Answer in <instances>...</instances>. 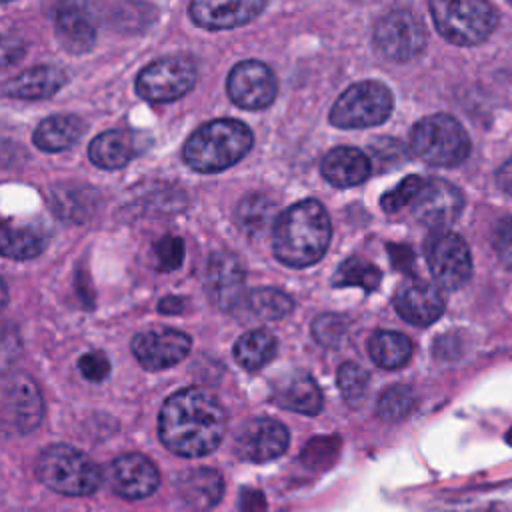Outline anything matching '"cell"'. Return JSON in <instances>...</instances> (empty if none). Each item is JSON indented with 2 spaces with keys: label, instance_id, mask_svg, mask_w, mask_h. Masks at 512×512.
Returning a JSON list of instances; mask_svg holds the SVG:
<instances>
[{
  "label": "cell",
  "instance_id": "3",
  "mask_svg": "<svg viewBox=\"0 0 512 512\" xmlns=\"http://www.w3.org/2000/svg\"><path fill=\"white\" fill-rule=\"evenodd\" d=\"M252 142V130L244 122L218 118L192 132L182 154L192 170L212 174L242 160L250 152Z\"/></svg>",
  "mask_w": 512,
  "mask_h": 512
},
{
  "label": "cell",
  "instance_id": "19",
  "mask_svg": "<svg viewBox=\"0 0 512 512\" xmlns=\"http://www.w3.org/2000/svg\"><path fill=\"white\" fill-rule=\"evenodd\" d=\"M268 4L264 0H234V2H216V0H196L190 4L188 12L194 24L206 30H226L242 26L254 20Z\"/></svg>",
  "mask_w": 512,
  "mask_h": 512
},
{
  "label": "cell",
  "instance_id": "23",
  "mask_svg": "<svg viewBox=\"0 0 512 512\" xmlns=\"http://www.w3.org/2000/svg\"><path fill=\"white\" fill-rule=\"evenodd\" d=\"M272 398L278 406L306 416H314L322 408L320 388L306 372H290L276 380Z\"/></svg>",
  "mask_w": 512,
  "mask_h": 512
},
{
  "label": "cell",
  "instance_id": "31",
  "mask_svg": "<svg viewBox=\"0 0 512 512\" xmlns=\"http://www.w3.org/2000/svg\"><path fill=\"white\" fill-rule=\"evenodd\" d=\"M2 252L8 258H16V260H26V258H34L38 256L46 244H48V236L42 228L38 226H8L4 224L2 228Z\"/></svg>",
  "mask_w": 512,
  "mask_h": 512
},
{
  "label": "cell",
  "instance_id": "24",
  "mask_svg": "<svg viewBox=\"0 0 512 512\" xmlns=\"http://www.w3.org/2000/svg\"><path fill=\"white\" fill-rule=\"evenodd\" d=\"M56 36L72 52H88L96 42V28L88 10L80 4H64L56 12Z\"/></svg>",
  "mask_w": 512,
  "mask_h": 512
},
{
  "label": "cell",
  "instance_id": "37",
  "mask_svg": "<svg viewBox=\"0 0 512 512\" xmlns=\"http://www.w3.org/2000/svg\"><path fill=\"white\" fill-rule=\"evenodd\" d=\"M346 326H348L346 320L338 314H320L312 322V336L318 344L326 348H334L342 342L346 334Z\"/></svg>",
  "mask_w": 512,
  "mask_h": 512
},
{
  "label": "cell",
  "instance_id": "27",
  "mask_svg": "<svg viewBox=\"0 0 512 512\" xmlns=\"http://www.w3.org/2000/svg\"><path fill=\"white\" fill-rule=\"evenodd\" d=\"M234 220L238 228L248 236H260L270 226L274 228L278 216H276V202L260 192L246 194L234 212Z\"/></svg>",
  "mask_w": 512,
  "mask_h": 512
},
{
  "label": "cell",
  "instance_id": "39",
  "mask_svg": "<svg viewBox=\"0 0 512 512\" xmlns=\"http://www.w3.org/2000/svg\"><path fill=\"white\" fill-rule=\"evenodd\" d=\"M374 158L378 162V168H394L406 160V150L398 140L392 138H378L376 144H372Z\"/></svg>",
  "mask_w": 512,
  "mask_h": 512
},
{
  "label": "cell",
  "instance_id": "43",
  "mask_svg": "<svg viewBox=\"0 0 512 512\" xmlns=\"http://www.w3.org/2000/svg\"><path fill=\"white\" fill-rule=\"evenodd\" d=\"M158 310L164 314H178L184 310V300L178 296H166L158 302Z\"/></svg>",
  "mask_w": 512,
  "mask_h": 512
},
{
  "label": "cell",
  "instance_id": "6",
  "mask_svg": "<svg viewBox=\"0 0 512 512\" xmlns=\"http://www.w3.org/2000/svg\"><path fill=\"white\" fill-rule=\"evenodd\" d=\"M410 148L426 164L456 166L470 154V138L456 118L432 114L414 124Z\"/></svg>",
  "mask_w": 512,
  "mask_h": 512
},
{
  "label": "cell",
  "instance_id": "12",
  "mask_svg": "<svg viewBox=\"0 0 512 512\" xmlns=\"http://www.w3.org/2000/svg\"><path fill=\"white\" fill-rule=\"evenodd\" d=\"M410 208L418 222L444 230V226L452 224L460 216L464 198L462 192L448 180L424 178Z\"/></svg>",
  "mask_w": 512,
  "mask_h": 512
},
{
  "label": "cell",
  "instance_id": "2",
  "mask_svg": "<svg viewBox=\"0 0 512 512\" xmlns=\"http://www.w3.org/2000/svg\"><path fill=\"white\" fill-rule=\"evenodd\" d=\"M330 236L326 208L316 200H300L278 216L272 228V250L282 264L304 268L324 256Z\"/></svg>",
  "mask_w": 512,
  "mask_h": 512
},
{
  "label": "cell",
  "instance_id": "14",
  "mask_svg": "<svg viewBox=\"0 0 512 512\" xmlns=\"http://www.w3.org/2000/svg\"><path fill=\"white\" fill-rule=\"evenodd\" d=\"M192 340L188 334L174 328H150L132 338L136 360L148 370H164L182 362L190 352Z\"/></svg>",
  "mask_w": 512,
  "mask_h": 512
},
{
  "label": "cell",
  "instance_id": "29",
  "mask_svg": "<svg viewBox=\"0 0 512 512\" xmlns=\"http://www.w3.org/2000/svg\"><path fill=\"white\" fill-rule=\"evenodd\" d=\"M276 350V336L264 328H256L236 340L234 358L246 370H260L276 356Z\"/></svg>",
  "mask_w": 512,
  "mask_h": 512
},
{
  "label": "cell",
  "instance_id": "4",
  "mask_svg": "<svg viewBox=\"0 0 512 512\" xmlns=\"http://www.w3.org/2000/svg\"><path fill=\"white\" fill-rule=\"evenodd\" d=\"M36 476L44 486L64 496H88L102 484L100 466L68 444L44 448L36 460Z\"/></svg>",
  "mask_w": 512,
  "mask_h": 512
},
{
  "label": "cell",
  "instance_id": "5",
  "mask_svg": "<svg viewBox=\"0 0 512 512\" xmlns=\"http://www.w3.org/2000/svg\"><path fill=\"white\" fill-rule=\"evenodd\" d=\"M430 12L442 38L456 46L484 42L498 26V12L480 0H434Z\"/></svg>",
  "mask_w": 512,
  "mask_h": 512
},
{
  "label": "cell",
  "instance_id": "41",
  "mask_svg": "<svg viewBox=\"0 0 512 512\" xmlns=\"http://www.w3.org/2000/svg\"><path fill=\"white\" fill-rule=\"evenodd\" d=\"M78 368L82 372V376L90 382H100L108 376L110 372V362L108 358L98 352V350H92V352H86L84 356H80L78 360Z\"/></svg>",
  "mask_w": 512,
  "mask_h": 512
},
{
  "label": "cell",
  "instance_id": "34",
  "mask_svg": "<svg viewBox=\"0 0 512 512\" xmlns=\"http://www.w3.org/2000/svg\"><path fill=\"white\" fill-rule=\"evenodd\" d=\"M414 402H416V396L410 386L394 384L380 394L376 410H378L380 418H384L388 422H398L412 412Z\"/></svg>",
  "mask_w": 512,
  "mask_h": 512
},
{
  "label": "cell",
  "instance_id": "25",
  "mask_svg": "<svg viewBox=\"0 0 512 512\" xmlns=\"http://www.w3.org/2000/svg\"><path fill=\"white\" fill-rule=\"evenodd\" d=\"M66 84V74L58 66H34L24 70L6 82L4 92L14 98L24 100H42L56 94Z\"/></svg>",
  "mask_w": 512,
  "mask_h": 512
},
{
  "label": "cell",
  "instance_id": "45",
  "mask_svg": "<svg viewBox=\"0 0 512 512\" xmlns=\"http://www.w3.org/2000/svg\"><path fill=\"white\" fill-rule=\"evenodd\" d=\"M508 442H510V444H512V430H510V432H508Z\"/></svg>",
  "mask_w": 512,
  "mask_h": 512
},
{
  "label": "cell",
  "instance_id": "10",
  "mask_svg": "<svg viewBox=\"0 0 512 512\" xmlns=\"http://www.w3.org/2000/svg\"><path fill=\"white\" fill-rule=\"evenodd\" d=\"M426 262L434 280L446 288H462L472 274V258L468 244L460 234L450 230H436L424 244Z\"/></svg>",
  "mask_w": 512,
  "mask_h": 512
},
{
  "label": "cell",
  "instance_id": "33",
  "mask_svg": "<svg viewBox=\"0 0 512 512\" xmlns=\"http://www.w3.org/2000/svg\"><path fill=\"white\" fill-rule=\"evenodd\" d=\"M380 280H382V272L376 264H372V262H368L360 256H350L336 270V276L332 278V284L336 288L360 286L364 292H372V290L378 288Z\"/></svg>",
  "mask_w": 512,
  "mask_h": 512
},
{
  "label": "cell",
  "instance_id": "28",
  "mask_svg": "<svg viewBox=\"0 0 512 512\" xmlns=\"http://www.w3.org/2000/svg\"><path fill=\"white\" fill-rule=\"evenodd\" d=\"M368 354L380 368H400L412 356V342L396 330H378L368 340Z\"/></svg>",
  "mask_w": 512,
  "mask_h": 512
},
{
  "label": "cell",
  "instance_id": "40",
  "mask_svg": "<svg viewBox=\"0 0 512 512\" xmlns=\"http://www.w3.org/2000/svg\"><path fill=\"white\" fill-rule=\"evenodd\" d=\"M492 246L500 258V262L512 268V216L498 220L492 232Z\"/></svg>",
  "mask_w": 512,
  "mask_h": 512
},
{
  "label": "cell",
  "instance_id": "38",
  "mask_svg": "<svg viewBox=\"0 0 512 512\" xmlns=\"http://www.w3.org/2000/svg\"><path fill=\"white\" fill-rule=\"evenodd\" d=\"M424 178L418 176V174H412V176H406L398 186H394L390 192H386L382 198H380V204L386 212H396L404 206H410L412 200L416 198L420 186H422Z\"/></svg>",
  "mask_w": 512,
  "mask_h": 512
},
{
  "label": "cell",
  "instance_id": "44",
  "mask_svg": "<svg viewBox=\"0 0 512 512\" xmlns=\"http://www.w3.org/2000/svg\"><path fill=\"white\" fill-rule=\"evenodd\" d=\"M10 54H14V58H20V54H22V44L18 42V40H10V38H6L4 40V48H2V60H4V64L8 66L10 62H12V56Z\"/></svg>",
  "mask_w": 512,
  "mask_h": 512
},
{
  "label": "cell",
  "instance_id": "36",
  "mask_svg": "<svg viewBox=\"0 0 512 512\" xmlns=\"http://www.w3.org/2000/svg\"><path fill=\"white\" fill-rule=\"evenodd\" d=\"M184 242L178 236H164L154 244V266L160 272H174L182 266Z\"/></svg>",
  "mask_w": 512,
  "mask_h": 512
},
{
  "label": "cell",
  "instance_id": "32",
  "mask_svg": "<svg viewBox=\"0 0 512 512\" xmlns=\"http://www.w3.org/2000/svg\"><path fill=\"white\" fill-rule=\"evenodd\" d=\"M250 316L258 320H280L288 316L294 308L292 298L276 288H256L250 290L240 304Z\"/></svg>",
  "mask_w": 512,
  "mask_h": 512
},
{
  "label": "cell",
  "instance_id": "8",
  "mask_svg": "<svg viewBox=\"0 0 512 512\" xmlns=\"http://www.w3.org/2000/svg\"><path fill=\"white\" fill-rule=\"evenodd\" d=\"M424 22L410 10L396 8L382 14L374 24V44L390 60L406 62L416 58L426 46Z\"/></svg>",
  "mask_w": 512,
  "mask_h": 512
},
{
  "label": "cell",
  "instance_id": "13",
  "mask_svg": "<svg viewBox=\"0 0 512 512\" xmlns=\"http://www.w3.org/2000/svg\"><path fill=\"white\" fill-rule=\"evenodd\" d=\"M2 408L4 422L18 434L34 430L44 414L42 396L38 386L24 372H14L4 380L2 390Z\"/></svg>",
  "mask_w": 512,
  "mask_h": 512
},
{
  "label": "cell",
  "instance_id": "1",
  "mask_svg": "<svg viewBox=\"0 0 512 512\" xmlns=\"http://www.w3.org/2000/svg\"><path fill=\"white\" fill-rule=\"evenodd\" d=\"M226 422V410L214 394L202 388H184L162 404L158 434L170 452L198 458L220 446Z\"/></svg>",
  "mask_w": 512,
  "mask_h": 512
},
{
  "label": "cell",
  "instance_id": "35",
  "mask_svg": "<svg viewBox=\"0 0 512 512\" xmlns=\"http://www.w3.org/2000/svg\"><path fill=\"white\" fill-rule=\"evenodd\" d=\"M336 380H338V388H340L344 400L350 404H358L366 396L368 382H370L366 370L354 362H344L338 368Z\"/></svg>",
  "mask_w": 512,
  "mask_h": 512
},
{
  "label": "cell",
  "instance_id": "15",
  "mask_svg": "<svg viewBox=\"0 0 512 512\" xmlns=\"http://www.w3.org/2000/svg\"><path fill=\"white\" fill-rule=\"evenodd\" d=\"M290 434L274 418H252L236 434L234 450L242 460L268 462L286 452Z\"/></svg>",
  "mask_w": 512,
  "mask_h": 512
},
{
  "label": "cell",
  "instance_id": "9",
  "mask_svg": "<svg viewBox=\"0 0 512 512\" xmlns=\"http://www.w3.org/2000/svg\"><path fill=\"white\" fill-rule=\"evenodd\" d=\"M196 76V64L188 56H166L138 74L136 92L150 102H172L192 90Z\"/></svg>",
  "mask_w": 512,
  "mask_h": 512
},
{
  "label": "cell",
  "instance_id": "30",
  "mask_svg": "<svg viewBox=\"0 0 512 512\" xmlns=\"http://www.w3.org/2000/svg\"><path fill=\"white\" fill-rule=\"evenodd\" d=\"M96 192L86 186H68L62 184L50 192L52 210L66 220L84 222L94 214L96 208Z\"/></svg>",
  "mask_w": 512,
  "mask_h": 512
},
{
  "label": "cell",
  "instance_id": "26",
  "mask_svg": "<svg viewBox=\"0 0 512 512\" xmlns=\"http://www.w3.org/2000/svg\"><path fill=\"white\" fill-rule=\"evenodd\" d=\"M84 132V122L74 114H54L34 130V144L44 152H60L70 148Z\"/></svg>",
  "mask_w": 512,
  "mask_h": 512
},
{
  "label": "cell",
  "instance_id": "16",
  "mask_svg": "<svg viewBox=\"0 0 512 512\" xmlns=\"http://www.w3.org/2000/svg\"><path fill=\"white\" fill-rule=\"evenodd\" d=\"M206 292L222 310H236L244 302V268L230 252H214L206 264Z\"/></svg>",
  "mask_w": 512,
  "mask_h": 512
},
{
  "label": "cell",
  "instance_id": "11",
  "mask_svg": "<svg viewBox=\"0 0 512 512\" xmlns=\"http://www.w3.org/2000/svg\"><path fill=\"white\" fill-rule=\"evenodd\" d=\"M226 90L236 106L246 110H262L274 102L278 82L274 72L264 62L244 60L230 70Z\"/></svg>",
  "mask_w": 512,
  "mask_h": 512
},
{
  "label": "cell",
  "instance_id": "21",
  "mask_svg": "<svg viewBox=\"0 0 512 512\" xmlns=\"http://www.w3.org/2000/svg\"><path fill=\"white\" fill-rule=\"evenodd\" d=\"M142 146L144 144L140 134L126 128H116L98 134L88 146V156L96 166L104 170H116L140 154Z\"/></svg>",
  "mask_w": 512,
  "mask_h": 512
},
{
  "label": "cell",
  "instance_id": "17",
  "mask_svg": "<svg viewBox=\"0 0 512 512\" xmlns=\"http://www.w3.org/2000/svg\"><path fill=\"white\" fill-rule=\"evenodd\" d=\"M108 480L112 490L126 500H140L156 492L160 474L154 462L142 454H122L110 464Z\"/></svg>",
  "mask_w": 512,
  "mask_h": 512
},
{
  "label": "cell",
  "instance_id": "18",
  "mask_svg": "<svg viewBox=\"0 0 512 512\" xmlns=\"http://www.w3.org/2000/svg\"><path fill=\"white\" fill-rule=\"evenodd\" d=\"M394 308L406 322L428 326L442 316L444 298L430 282L422 278H408L394 294Z\"/></svg>",
  "mask_w": 512,
  "mask_h": 512
},
{
  "label": "cell",
  "instance_id": "7",
  "mask_svg": "<svg viewBox=\"0 0 512 512\" xmlns=\"http://www.w3.org/2000/svg\"><path fill=\"white\" fill-rule=\"evenodd\" d=\"M394 108L392 92L378 80H362L346 88L330 110V122L336 128H368L388 120Z\"/></svg>",
  "mask_w": 512,
  "mask_h": 512
},
{
  "label": "cell",
  "instance_id": "22",
  "mask_svg": "<svg viewBox=\"0 0 512 512\" xmlns=\"http://www.w3.org/2000/svg\"><path fill=\"white\" fill-rule=\"evenodd\" d=\"M322 176L336 188L362 184L370 176V158L352 146H336L320 162Z\"/></svg>",
  "mask_w": 512,
  "mask_h": 512
},
{
  "label": "cell",
  "instance_id": "20",
  "mask_svg": "<svg viewBox=\"0 0 512 512\" xmlns=\"http://www.w3.org/2000/svg\"><path fill=\"white\" fill-rule=\"evenodd\" d=\"M174 490L184 508L192 512H206L214 508L224 492L222 476L212 468H192L178 474Z\"/></svg>",
  "mask_w": 512,
  "mask_h": 512
},
{
  "label": "cell",
  "instance_id": "42",
  "mask_svg": "<svg viewBox=\"0 0 512 512\" xmlns=\"http://www.w3.org/2000/svg\"><path fill=\"white\" fill-rule=\"evenodd\" d=\"M496 184L502 192L512 196V158L506 160L496 172Z\"/></svg>",
  "mask_w": 512,
  "mask_h": 512
}]
</instances>
